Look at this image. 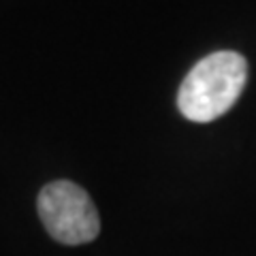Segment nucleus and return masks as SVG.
Wrapping results in <instances>:
<instances>
[{
	"label": "nucleus",
	"mask_w": 256,
	"mask_h": 256,
	"mask_svg": "<svg viewBox=\"0 0 256 256\" xmlns=\"http://www.w3.org/2000/svg\"><path fill=\"white\" fill-rule=\"evenodd\" d=\"M45 230L64 246H82L98 237L100 218L90 194L68 180L52 182L36 201Z\"/></svg>",
	"instance_id": "f03ea898"
},
{
	"label": "nucleus",
	"mask_w": 256,
	"mask_h": 256,
	"mask_svg": "<svg viewBox=\"0 0 256 256\" xmlns=\"http://www.w3.org/2000/svg\"><path fill=\"white\" fill-rule=\"evenodd\" d=\"M248 62L237 52H216L198 60L178 92V107L190 122H214L239 100Z\"/></svg>",
	"instance_id": "f257e3e1"
}]
</instances>
